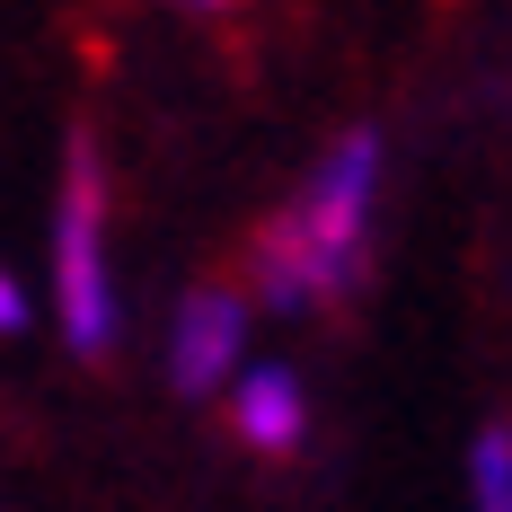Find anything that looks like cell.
<instances>
[{
    "label": "cell",
    "mask_w": 512,
    "mask_h": 512,
    "mask_svg": "<svg viewBox=\"0 0 512 512\" xmlns=\"http://www.w3.org/2000/svg\"><path fill=\"white\" fill-rule=\"evenodd\" d=\"M18 327H27V292L0 274V336H18Z\"/></svg>",
    "instance_id": "cell-6"
},
{
    "label": "cell",
    "mask_w": 512,
    "mask_h": 512,
    "mask_svg": "<svg viewBox=\"0 0 512 512\" xmlns=\"http://www.w3.org/2000/svg\"><path fill=\"white\" fill-rule=\"evenodd\" d=\"M371 186H380V133H345L327 168L309 177L292 212L256 230V292L274 309H309L362 283V239H371Z\"/></svg>",
    "instance_id": "cell-1"
},
{
    "label": "cell",
    "mask_w": 512,
    "mask_h": 512,
    "mask_svg": "<svg viewBox=\"0 0 512 512\" xmlns=\"http://www.w3.org/2000/svg\"><path fill=\"white\" fill-rule=\"evenodd\" d=\"M186 9H221V0H186Z\"/></svg>",
    "instance_id": "cell-7"
},
{
    "label": "cell",
    "mask_w": 512,
    "mask_h": 512,
    "mask_svg": "<svg viewBox=\"0 0 512 512\" xmlns=\"http://www.w3.org/2000/svg\"><path fill=\"white\" fill-rule=\"evenodd\" d=\"M468 504L477 512H512V424H486L468 451Z\"/></svg>",
    "instance_id": "cell-5"
},
{
    "label": "cell",
    "mask_w": 512,
    "mask_h": 512,
    "mask_svg": "<svg viewBox=\"0 0 512 512\" xmlns=\"http://www.w3.org/2000/svg\"><path fill=\"white\" fill-rule=\"evenodd\" d=\"M230 424H239V442L248 451H301L309 433V398L292 371H274V362H256L248 380H239V398H230Z\"/></svg>",
    "instance_id": "cell-4"
},
{
    "label": "cell",
    "mask_w": 512,
    "mask_h": 512,
    "mask_svg": "<svg viewBox=\"0 0 512 512\" xmlns=\"http://www.w3.org/2000/svg\"><path fill=\"white\" fill-rule=\"evenodd\" d=\"M53 301H62V336L71 354L98 362L115 345V283H106V168L98 142L71 133L62 159V204H53Z\"/></svg>",
    "instance_id": "cell-2"
},
{
    "label": "cell",
    "mask_w": 512,
    "mask_h": 512,
    "mask_svg": "<svg viewBox=\"0 0 512 512\" xmlns=\"http://www.w3.org/2000/svg\"><path fill=\"white\" fill-rule=\"evenodd\" d=\"M239 354H248V301L239 292H195V301L177 309V327H168V380L186 398L221 389L239 371Z\"/></svg>",
    "instance_id": "cell-3"
}]
</instances>
